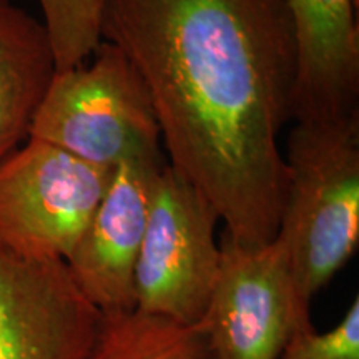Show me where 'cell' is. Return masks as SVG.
<instances>
[{
    "label": "cell",
    "mask_w": 359,
    "mask_h": 359,
    "mask_svg": "<svg viewBox=\"0 0 359 359\" xmlns=\"http://www.w3.org/2000/svg\"><path fill=\"white\" fill-rule=\"evenodd\" d=\"M218 222V212L200 188L165 161L151 185L135 264V303L140 311L198 325L222 262L215 240Z\"/></svg>",
    "instance_id": "4"
},
{
    "label": "cell",
    "mask_w": 359,
    "mask_h": 359,
    "mask_svg": "<svg viewBox=\"0 0 359 359\" xmlns=\"http://www.w3.org/2000/svg\"><path fill=\"white\" fill-rule=\"evenodd\" d=\"M100 316L64 259L0 246V359H90Z\"/></svg>",
    "instance_id": "7"
},
{
    "label": "cell",
    "mask_w": 359,
    "mask_h": 359,
    "mask_svg": "<svg viewBox=\"0 0 359 359\" xmlns=\"http://www.w3.org/2000/svg\"><path fill=\"white\" fill-rule=\"evenodd\" d=\"M278 359H359V302L354 299L338 326L326 333L302 331Z\"/></svg>",
    "instance_id": "13"
},
{
    "label": "cell",
    "mask_w": 359,
    "mask_h": 359,
    "mask_svg": "<svg viewBox=\"0 0 359 359\" xmlns=\"http://www.w3.org/2000/svg\"><path fill=\"white\" fill-rule=\"evenodd\" d=\"M222 262L198 323L213 359H278L302 331L313 330L309 308L275 240L245 246L223 233Z\"/></svg>",
    "instance_id": "6"
},
{
    "label": "cell",
    "mask_w": 359,
    "mask_h": 359,
    "mask_svg": "<svg viewBox=\"0 0 359 359\" xmlns=\"http://www.w3.org/2000/svg\"><path fill=\"white\" fill-rule=\"evenodd\" d=\"M39 4L55 72L87 62L102 42L100 20L105 0H39Z\"/></svg>",
    "instance_id": "12"
},
{
    "label": "cell",
    "mask_w": 359,
    "mask_h": 359,
    "mask_svg": "<svg viewBox=\"0 0 359 359\" xmlns=\"http://www.w3.org/2000/svg\"><path fill=\"white\" fill-rule=\"evenodd\" d=\"M90 58L55 72L29 138L100 168L165 158L154 102L128 57L102 40Z\"/></svg>",
    "instance_id": "3"
},
{
    "label": "cell",
    "mask_w": 359,
    "mask_h": 359,
    "mask_svg": "<svg viewBox=\"0 0 359 359\" xmlns=\"http://www.w3.org/2000/svg\"><path fill=\"white\" fill-rule=\"evenodd\" d=\"M114 172L29 138L0 161V246L20 257L67 262Z\"/></svg>",
    "instance_id": "5"
},
{
    "label": "cell",
    "mask_w": 359,
    "mask_h": 359,
    "mask_svg": "<svg viewBox=\"0 0 359 359\" xmlns=\"http://www.w3.org/2000/svg\"><path fill=\"white\" fill-rule=\"evenodd\" d=\"M285 161L288 187L275 241L311 303L359 243V111L298 120Z\"/></svg>",
    "instance_id": "2"
},
{
    "label": "cell",
    "mask_w": 359,
    "mask_h": 359,
    "mask_svg": "<svg viewBox=\"0 0 359 359\" xmlns=\"http://www.w3.org/2000/svg\"><path fill=\"white\" fill-rule=\"evenodd\" d=\"M165 161L132 160L118 165L105 196L67 258L75 285L100 313L137 308L135 264L147 226L151 185Z\"/></svg>",
    "instance_id": "8"
},
{
    "label": "cell",
    "mask_w": 359,
    "mask_h": 359,
    "mask_svg": "<svg viewBox=\"0 0 359 359\" xmlns=\"http://www.w3.org/2000/svg\"><path fill=\"white\" fill-rule=\"evenodd\" d=\"M90 359H213L198 325L187 326L138 308L102 313Z\"/></svg>",
    "instance_id": "11"
},
{
    "label": "cell",
    "mask_w": 359,
    "mask_h": 359,
    "mask_svg": "<svg viewBox=\"0 0 359 359\" xmlns=\"http://www.w3.org/2000/svg\"><path fill=\"white\" fill-rule=\"evenodd\" d=\"M102 40L150 93L168 163L245 246L276 238L298 55L286 0H105Z\"/></svg>",
    "instance_id": "1"
},
{
    "label": "cell",
    "mask_w": 359,
    "mask_h": 359,
    "mask_svg": "<svg viewBox=\"0 0 359 359\" xmlns=\"http://www.w3.org/2000/svg\"><path fill=\"white\" fill-rule=\"evenodd\" d=\"M298 75L293 120L359 111L358 0H286Z\"/></svg>",
    "instance_id": "9"
},
{
    "label": "cell",
    "mask_w": 359,
    "mask_h": 359,
    "mask_svg": "<svg viewBox=\"0 0 359 359\" xmlns=\"http://www.w3.org/2000/svg\"><path fill=\"white\" fill-rule=\"evenodd\" d=\"M53 75L55 60L42 22L0 0V161L29 138Z\"/></svg>",
    "instance_id": "10"
}]
</instances>
